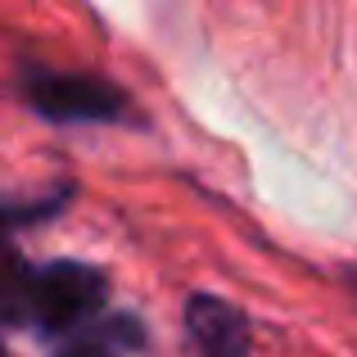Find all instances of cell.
Instances as JSON below:
<instances>
[{
	"label": "cell",
	"mask_w": 357,
	"mask_h": 357,
	"mask_svg": "<svg viewBox=\"0 0 357 357\" xmlns=\"http://www.w3.org/2000/svg\"><path fill=\"white\" fill-rule=\"evenodd\" d=\"M109 303V280L91 262H41L27 267L18 253H9V280H5V321L9 326H36L41 335H73L96 331Z\"/></svg>",
	"instance_id": "obj_1"
},
{
	"label": "cell",
	"mask_w": 357,
	"mask_h": 357,
	"mask_svg": "<svg viewBox=\"0 0 357 357\" xmlns=\"http://www.w3.org/2000/svg\"><path fill=\"white\" fill-rule=\"evenodd\" d=\"M18 96L45 122H127L131 100L118 82L86 68H50V63H23Z\"/></svg>",
	"instance_id": "obj_2"
},
{
	"label": "cell",
	"mask_w": 357,
	"mask_h": 357,
	"mask_svg": "<svg viewBox=\"0 0 357 357\" xmlns=\"http://www.w3.org/2000/svg\"><path fill=\"white\" fill-rule=\"evenodd\" d=\"M185 331H190L195 349L204 357H249V349H253L249 317L218 294L185 298Z\"/></svg>",
	"instance_id": "obj_3"
},
{
	"label": "cell",
	"mask_w": 357,
	"mask_h": 357,
	"mask_svg": "<svg viewBox=\"0 0 357 357\" xmlns=\"http://www.w3.org/2000/svg\"><path fill=\"white\" fill-rule=\"evenodd\" d=\"M73 199V190L68 185H59V190H50L45 199H32V204H9L5 208V218H9V227H27V222H45V218H54V213L63 208V204Z\"/></svg>",
	"instance_id": "obj_4"
},
{
	"label": "cell",
	"mask_w": 357,
	"mask_h": 357,
	"mask_svg": "<svg viewBox=\"0 0 357 357\" xmlns=\"http://www.w3.org/2000/svg\"><path fill=\"white\" fill-rule=\"evenodd\" d=\"M59 357H118V349H109V344H100V340H82V344H73V349L59 353Z\"/></svg>",
	"instance_id": "obj_5"
},
{
	"label": "cell",
	"mask_w": 357,
	"mask_h": 357,
	"mask_svg": "<svg viewBox=\"0 0 357 357\" xmlns=\"http://www.w3.org/2000/svg\"><path fill=\"white\" fill-rule=\"evenodd\" d=\"M353 285H357V276H353Z\"/></svg>",
	"instance_id": "obj_6"
}]
</instances>
